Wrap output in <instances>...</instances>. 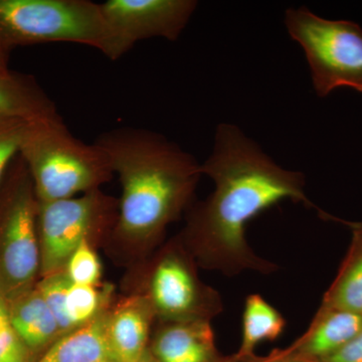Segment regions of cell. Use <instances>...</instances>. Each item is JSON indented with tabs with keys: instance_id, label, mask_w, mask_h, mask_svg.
Instances as JSON below:
<instances>
[{
	"instance_id": "19",
	"label": "cell",
	"mask_w": 362,
	"mask_h": 362,
	"mask_svg": "<svg viewBox=\"0 0 362 362\" xmlns=\"http://www.w3.org/2000/svg\"><path fill=\"white\" fill-rule=\"evenodd\" d=\"M70 284L66 274L57 273L45 277L37 286V290L54 314L63 335L75 329L69 320L66 309V292Z\"/></svg>"
},
{
	"instance_id": "23",
	"label": "cell",
	"mask_w": 362,
	"mask_h": 362,
	"mask_svg": "<svg viewBox=\"0 0 362 362\" xmlns=\"http://www.w3.org/2000/svg\"><path fill=\"white\" fill-rule=\"evenodd\" d=\"M320 362H362V330L344 346Z\"/></svg>"
},
{
	"instance_id": "5",
	"label": "cell",
	"mask_w": 362,
	"mask_h": 362,
	"mask_svg": "<svg viewBox=\"0 0 362 362\" xmlns=\"http://www.w3.org/2000/svg\"><path fill=\"white\" fill-rule=\"evenodd\" d=\"M0 199V295L7 302L30 289L40 270V202L18 156Z\"/></svg>"
},
{
	"instance_id": "18",
	"label": "cell",
	"mask_w": 362,
	"mask_h": 362,
	"mask_svg": "<svg viewBox=\"0 0 362 362\" xmlns=\"http://www.w3.org/2000/svg\"><path fill=\"white\" fill-rule=\"evenodd\" d=\"M100 295L94 286L71 283L66 292V309L74 328L80 327L98 316Z\"/></svg>"
},
{
	"instance_id": "25",
	"label": "cell",
	"mask_w": 362,
	"mask_h": 362,
	"mask_svg": "<svg viewBox=\"0 0 362 362\" xmlns=\"http://www.w3.org/2000/svg\"><path fill=\"white\" fill-rule=\"evenodd\" d=\"M11 326L9 322L8 308L6 300L0 295V328Z\"/></svg>"
},
{
	"instance_id": "29",
	"label": "cell",
	"mask_w": 362,
	"mask_h": 362,
	"mask_svg": "<svg viewBox=\"0 0 362 362\" xmlns=\"http://www.w3.org/2000/svg\"><path fill=\"white\" fill-rule=\"evenodd\" d=\"M221 362H245V361H240L233 354V356L223 357Z\"/></svg>"
},
{
	"instance_id": "10",
	"label": "cell",
	"mask_w": 362,
	"mask_h": 362,
	"mask_svg": "<svg viewBox=\"0 0 362 362\" xmlns=\"http://www.w3.org/2000/svg\"><path fill=\"white\" fill-rule=\"evenodd\" d=\"M157 362H221L209 320L173 321L164 326L150 350Z\"/></svg>"
},
{
	"instance_id": "14",
	"label": "cell",
	"mask_w": 362,
	"mask_h": 362,
	"mask_svg": "<svg viewBox=\"0 0 362 362\" xmlns=\"http://www.w3.org/2000/svg\"><path fill=\"white\" fill-rule=\"evenodd\" d=\"M107 328L108 316L98 315L58 338L35 362L113 361Z\"/></svg>"
},
{
	"instance_id": "6",
	"label": "cell",
	"mask_w": 362,
	"mask_h": 362,
	"mask_svg": "<svg viewBox=\"0 0 362 362\" xmlns=\"http://www.w3.org/2000/svg\"><path fill=\"white\" fill-rule=\"evenodd\" d=\"M290 37L301 45L319 97L338 88L362 93V28L349 21H329L307 7L286 11Z\"/></svg>"
},
{
	"instance_id": "22",
	"label": "cell",
	"mask_w": 362,
	"mask_h": 362,
	"mask_svg": "<svg viewBox=\"0 0 362 362\" xmlns=\"http://www.w3.org/2000/svg\"><path fill=\"white\" fill-rule=\"evenodd\" d=\"M0 362H33L32 352L11 326L0 328Z\"/></svg>"
},
{
	"instance_id": "27",
	"label": "cell",
	"mask_w": 362,
	"mask_h": 362,
	"mask_svg": "<svg viewBox=\"0 0 362 362\" xmlns=\"http://www.w3.org/2000/svg\"><path fill=\"white\" fill-rule=\"evenodd\" d=\"M9 71L11 70L8 68V56L0 51V73L6 74Z\"/></svg>"
},
{
	"instance_id": "3",
	"label": "cell",
	"mask_w": 362,
	"mask_h": 362,
	"mask_svg": "<svg viewBox=\"0 0 362 362\" xmlns=\"http://www.w3.org/2000/svg\"><path fill=\"white\" fill-rule=\"evenodd\" d=\"M20 156L40 202L94 192L114 175L106 154L71 134L61 115L28 122Z\"/></svg>"
},
{
	"instance_id": "7",
	"label": "cell",
	"mask_w": 362,
	"mask_h": 362,
	"mask_svg": "<svg viewBox=\"0 0 362 362\" xmlns=\"http://www.w3.org/2000/svg\"><path fill=\"white\" fill-rule=\"evenodd\" d=\"M113 204L98 190L62 201L40 202V272L61 273L83 240L111 216Z\"/></svg>"
},
{
	"instance_id": "9",
	"label": "cell",
	"mask_w": 362,
	"mask_h": 362,
	"mask_svg": "<svg viewBox=\"0 0 362 362\" xmlns=\"http://www.w3.org/2000/svg\"><path fill=\"white\" fill-rule=\"evenodd\" d=\"M152 307L173 321L209 320L223 310L218 292L202 285L187 259L166 252L151 279Z\"/></svg>"
},
{
	"instance_id": "26",
	"label": "cell",
	"mask_w": 362,
	"mask_h": 362,
	"mask_svg": "<svg viewBox=\"0 0 362 362\" xmlns=\"http://www.w3.org/2000/svg\"><path fill=\"white\" fill-rule=\"evenodd\" d=\"M287 349L288 352V362H320L318 359L309 358V357H304L296 356V354H290L289 350Z\"/></svg>"
},
{
	"instance_id": "20",
	"label": "cell",
	"mask_w": 362,
	"mask_h": 362,
	"mask_svg": "<svg viewBox=\"0 0 362 362\" xmlns=\"http://www.w3.org/2000/svg\"><path fill=\"white\" fill-rule=\"evenodd\" d=\"M66 268V276L73 284L95 286L101 278V263L88 239L71 254Z\"/></svg>"
},
{
	"instance_id": "8",
	"label": "cell",
	"mask_w": 362,
	"mask_h": 362,
	"mask_svg": "<svg viewBox=\"0 0 362 362\" xmlns=\"http://www.w3.org/2000/svg\"><path fill=\"white\" fill-rule=\"evenodd\" d=\"M111 37V61L136 42L152 37L176 40L197 7L194 0H108L100 4Z\"/></svg>"
},
{
	"instance_id": "4",
	"label": "cell",
	"mask_w": 362,
	"mask_h": 362,
	"mask_svg": "<svg viewBox=\"0 0 362 362\" xmlns=\"http://www.w3.org/2000/svg\"><path fill=\"white\" fill-rule=\"evenodd\" d=\"M74 42L110 56L111 37L100 4L90 0H0V51Z\"/></svg>"
},
{
	"instance_id": "13",
	"label": "cell",
	"mask_w": 362,
	"mask_h": 362,
	"mask_svg": "<svg viewBox=\"0 0 362 362\" xmlns=\"http://www.w3.org/2000/svg\"><path fill=\"white\" fill-rule=\"evenodd\" d=\"M152 308L142 300L129 301L108 317V339L114 362H135L146 351Z\"/></svg>"
},
{
	"instance_id": "16",
	"label": "cell",
	"mask_w": 362,
	"mask_h": 362,
	"mask_svg": "<svg viewBox=\"0 0 362 362\" xmlns=\"http://www.w3.org/2000/svg\"><path fill=\"white\" fill-rule=\"evenodd\" d=\"M352 228L351 245L334 282L321 306L354 312L362 316V223H346Z\"/></svg>"
},
{
	"instance_id": "15",
	"label": "cell",
	"mask_w": 362,
	"mask_h": 362,
	"mask_svg": "<svg viewBox=\"0 0 362 362\" xmlns=\"http://www.w3.org/2000/svg\"><path fill=\"white\" fill-rule=\"evenodd\" d=\"M59 115L54 102L32 76L0 73V117L32 122Z\"/></svg>"
},
{
	"instance_id": "12",
	"label": "cell",
	"mask_w": 362,
	"mask_h": 362,
	"mask_svg": "<svg viewBox=\"0 0 362 362\" xmlns=\"http://www.w3.org/2000/svg\"><path fill=\"white\" fill-rule=\"evenodd\" d=\"M9 322L30 352L49 349L63 337L54 314L37 288L30 289L7 304Z\"/></svg>"
},
{
	"instance_id": "17",
	"label": "cell",
	"mask_w": 362,
	"mask_h": 362,
	"mask_svg": "<svg viewBox=\"0 0 362 362\" xmlns=\"http://www.w3.org/2000/svg\"><path fill=\"white\" fill-rule=\"evenodd\" d=\"M282 314L259 294L250 295L245 302L243 313V337L240 349L235 356L247 361L256 356L259 343L277 339L285 329Z\"/></svg>"
},
{
	"instance_id": "11",
	"label": "cell",
	"mask_w": 362,
	"mask_h": 362,
	"mask_svg": "<svg viewBox=\"0 0 362 362\" xmlns=\"http://www.w3.org/2000/svg\"><path fill=\"white\" fill-rule=\"evenodd\" d=\"M362 330V316L354 312L320 306L308 330L291 346L290 354L320 359L344 346Z\"/></svg>"
},
{
	"instance_id": "21",
	"label": "cell",
	"mask_w": 362,
	"mask_h": 362,
	"mask_svg": "<svg viewBox=\"0 0 362 362\" xmlns=\"http://www.w3.org/2000/svg\"><path fill=\"white\" fill-rule=\"evenodd\" d=\"M28 121L0 117V187L9 168L20 156Z\"/></svg>"
},
{
	"instance_id": "30",
	"label": "cell",
	"mask_w": 362,
	"mask_h": 362,
	"mask_svg": "<svg viewBox=\"0 0 362 362\" xmlns=\"http://www.w3.org/2000/svg\"><path fill=\"white\" fill-rule=\"evenodd\" d=\"M108 362H113V361H108Z\"/></svg>"
},
{
	"instance_id": "2",
	"label": "cell",
	"mask_w": 362,
	"mask_h": 362,
	"mask_svg": "<svg viewBox=\"0 0 362 362\" xmlns=\"http://www.w3.org/2000/svg\"><path fill=\"white\" fill-rule=\"evenodd\" d=\"M93 143L122 185L118 232L128 239L156 240L192 201L202 164L163 135L141 128L107 131Z\"/></svg>"
},
{
	"instance_id": "24",
	"label": "cell",
	"mask_w": 362,
	"mask_h": 362,
	"mask_svg": "<svg viewBox=\"0 0 362 362\" xmlns=\"http://www.w3.org/2000/svg\"><path fill=\"white\" fill-rule=\"evenodd\" d=\"M287 349L274 350L270 356L259 357L255 356L245 362H288Z\"/></svg>"
},
{
	"instance_id": "1",
	"label": "cell",
	"mask_w": 362,
	"mask_h": 362,
	"mask_svg": "<svg viewBox=\"0 0 362 362\" xmlns=\"http://www.w3.org/2000/svg\"><path fill=\"white\" fill-rule=\"evenodd\" d=\"M202 171L214 180V190L192 211L187 235L202 263L228 276L277 270L250 247L247 223L285 199L313 207L305 194L304 175L279 166L239 127L228 123L216 128L213 152Z\"/></svg>"
},
{
	"instance_id": "28",
	"label": "cell",
	"mask_w": 362,
	"mask_h": 362,
	"mask_svg": "<svg viewBox=\"0 0 362 362\" xmlns=\"http://www.w3.org/2000/svg\"><path fill=\"white\" fill-rule=\"evenodd\" d=\"M135 362H157L156 359L154 358V356H152L151 351L147 349L146 351L144 352V354L141 357L137 359Z\"/></svg>"
}]
</instances>
